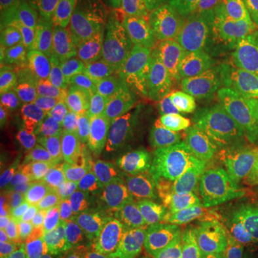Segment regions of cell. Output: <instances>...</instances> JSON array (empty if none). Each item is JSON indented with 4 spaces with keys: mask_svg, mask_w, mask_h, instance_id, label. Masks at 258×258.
<instances>
[{
    "mask_svg": "<svg viewBox=\"0 0 258 258\" xmlns=\"http://www.w3.org/2000/svg\"><path fill=\"white\" fill-rule=\"evenodd\" d=\"M215 36L204 0H154L137 57L155 89L211 59Z\"/></svg>",
    "mask_w": 258,
    "mask_h": 258,
    "instance_id": "1",
    "label": "cell"
},
{
    "mask_svg": "<svg viewBox=\"0 0 258 258\" xmlns=\"http://www.w3.org/2000/svg\"><path fill=\"white\" fill-rule=\"evenodd\" d=\"M247 26L227 22L217 30L205 95L204 118L221 131L232 148L258 112V72L247 50Z\"/></svg>",
    "mask_w": 258,
    "mask_h": 258,
    "instance_id": "2",
    "label": "cell"
},
{
    "mask_svg": "<svg viewBox=\"0 0 258 258\" xmlns=\"http://www.w3.org/2000/svg\"><path fill=\"white\" fill-rule=\"evenodd\" d=\"M155 89L138 57L108 52L106 109L126 125L154 112Z\"/></svg>",
    "mask_w": 258,
    "mask_h": 258,
    "instance_id": "3",
    "label": "cell"
},
{
    "mask_svg": "<svg viewBox=\"0 0 258 258\" xmlns=\"http://www.w3.org/2000/svg\"><path fill=\"white\" fill-rule=\"evenodd\" d=\"M36 165L28 181L35 188L40 203L47 208L64 207L76 192L72 169L76 158L56 134L39 135L35 142Z\"/></svg>",
    "mask_w": 258,
    "mask_h": 258,
    "instance_id": "4",
    "label": "cell"
},
{
    "mask_svg": "<svg viewBox=\"0 0 258 258\" xmlns=\"http://www.w3.org/2000/svg\"><path fill=\"white\" fill-rule=\"evenodd\" d=\"M106 42L79 33L62 101H74L101 115L106 109Z\"/></svg>",
    "mask_w": 258,
    "mask_h": 258,
    "instance_id": "5",
    "label": "cell"
},
{
    "mask_svg": "<svg viewBox=\"0 0 258 258\" xmlns=\"http://www.w3.org/2000/svg\"><path fill=\"white\" fill-rule=\"evenodd\" d=\"M211 59L194 66L186 74L155 88L154 113L169 128L204 116Z\"/></svg>",
    "mask_w": 258,
    "mask_h": 258,
    "instance_id": "6",
    "label": "cell"
},
{
    "mask_svg": "<svg viewBox=\"0 0 258 258\" xmlns=\"http://www.w3.org/2000/svg\"><path fill=\"white\" fill-rule=\"evenodd\" d=\"M258 224V174L252 172L218 198L207 230L222 245Z\"/></svg>",
    "mask_w": 258,
    "mask_h": 258,
    "instance_id": "7",
    "label": "cell"
},
{
    "mask_svg": "<svg viewBox=\"0 0 258 258\" xmlns=\"http://www.w3.org/2000/svg\"><path fill=\"white\" fill-rule=\"evenodd\" d=\"M56 137L79 159H96L102 142L101 118L82 103H56Z\"/></svg>",
    "mask_w": 258,
    "mask_h": 258,
    "instance_id": "8",
    "label": "cell"
},
{
    "mask_svg": "<svg viewBox=\"0 0 258 258\" xmlns=\"http://www.w3.org/2000/svg\"><path fill=\"white\" fill-rule=\"evenodd\" d=\"M181 195L175 185L165 179L137 172L129 203L139 221L157 230H165L175 224Z\"/></svg>",
    "mask_w": 258,
    "mask_h": 258,
    "instance_id": "9",
    "label": "cell"
},
{
    "mask_svg": "<svg viewBox=\"0 0 258 258\" xmlns=\"http://www.w3.org/2000/svg\"><path fill=\"white\" fill-rule=\"evenodd\" d=\"M42 230L50 258H78L93 228L68 205L47 208L42 217Z\"/></svg>",
    "mask_w": 258,
    "mask_h": 258,
    "instance_id": "10",
    "label": "cell"
},
{
    "mask_svg": "<svg viewBox=\"0 0 258 258\" xmlns=\"http://www.w3.org/2000/svg\"><path fill=\"white\" fill-rule=\"evenodd\" d=\"M154 0H119L106 29V49L122 55L137 53L151 18Z\"/></svg>",
    "mask_w": 258,
    "mask_h": 258,
    "instance_id": "11",
    "label": "cell"
},
{
    "mask_svg": "<svg viewBox=\"0 0 258 258\" xmlns=\"http://www.w3.org/2000/svg\"><path fill=\"white\" fill-rule=\"evenodd\" d=\"M192 166L231 147L228 138L214 123L205 118L171 128L166 144Z\"/></svg>",
    "mask_w": 258,
    "mask_h": 258,
    "instance_id": "12",
    "label": "cell"
},
{
    "mask_svg": "<svg viewBox=\"0 0 258 258\" xmlns=\"http://www.w3.org/2000/svg\"><path fill=\"white\" fill-rule=\"evenodd\" d=\"M252 172H255L252 166L235 148H227L194 166V185L221 197Z\"/></svg>",
    "mask_w": 258,
    "mask_h": 258,
    "instance_id": "13",
    "label": "cell"
},
{
    "mask_svg": "<svg viewBox=\"0 0 258 258\" xmlns=\"http://www.w3.org/2000/svg\"><path fill=\"white\" fill-rule=\"evenodd\" d=\"M76 28L74 20L53 2L42 0L28 42H37L47 50L71 59L79 36Z\"/></svg>",
    "mask_w": 258,
    "mask_h": 258,
    "instance_id": "14",
    "label": "cell"
},
{
    "mask_svg": "<svg viewBox=\"0 0 258 258\" xmlns=\"http://www.w3.org/2000/svg\"><path fill=\"white\" fill-rule=\"evenodd\" d=\"M55 98L46 86L19 95L10 101L9 116L6 128L29 129L39 135H50L56 132Z\"/></svg>",
    "mask_w": 258,
    "mask_h": 258,
    "instance_id": "15",
    "label": "cell"
},
{
    "mask_svg": "<svg viewBox=\"0 0 258 258\" xmlns=\"http://www.w3.org/2000/svg\"><path fill=\"white\" fill-rule=\"evenodd\" d=\"M76 191L99 194L116 200H131L134 181L109 172L96 159H78L72 169Z\"/></svg>",
    "mask_w": 258,
    "mask_h": 258,
    "instance_id": "16",
    "label": "cell"
},
{
    "mask_svg": "<svg viewBox=\"0 0 258 258\" xmlns=\"http://www.w3.org/2000/svg\"><path fill=\"white\" fill-rule=\"evenodd\" d=\"M42 0H0L2 57L10 55L29 40Z\"/></svg>",
    "mask_w": 258,
    "mask_h": 258,
    "instance_id": "17",
    "label": "cell"
},
{
    "mask_svg": "<svg viewBox=\"0 0 258 258\" xmlns=\"http://www.w3.org/2000/svg\"><path fill=\"white\" fill-rule=\"evenodd\" d=\"M46 86L42 64L25 50H16L2 57V92L10 98Z\"/></svg>",
    "mask_w": 258,
    "mask_h": 258,
    "instance_id": "18",
    "label": "cell"
},
{
    "mask_svg": "<svg viewBox=\"0 0 258 258\" xmlns=\"http://www.w3.org/2000/svg\"><path fill=\"white\" fill-rule=\"evenodd\" d=\"M75 22L79 33L105 40L106 29L119 0H50Z\"/></svg>",
    "mask_w": 258,
    "mask_h": 258,
    "instance_id": "19",
    "label": "cell"
},
{
    "mask_svg": "<svg viewBox=\"0 0 258 258\" xmlns=\"http://www.w3.org/2000/svg\"><path fill=\"white\" fill-rule=\"evenodd\" d=\"M137 172H147L174 184L184 194L194 185V166L168 145L154 148L139 159Z\"/></svg>",
    "mask_w": 258,
    "mask_h": 258,
    "instance_id": "20",
    "label": "cell"
},
{
    "mask_svg": "<svg viewBox=\"0 0 258 258\" xmlns=\"http://www.w3.org/2000/svg\"><path fill=\"white\" fill-rule=\"evenodd\" d=\"M36 165L35 147L18 132H2L0 185L8 186L28 179Z\"/></svg>",
    "mask_w": 258,
    "mask_h": 258,
    "instance_id": "21",
    "label": "cell"
},
{
    "mask_svg": "<svg viewBox=\"0 0 258 258\" xmlns=\"http://www.w3.org/2000/svg\"><path fill=\"white\" fill-rule=\"evenodd\" d=\"M99 118L102 123V142L98 161L112 174L135 179L137 168L129 161L120 122L109 109L102 112Z\"/></svg>",
    "mask_w": 258,
    "mask_h": 258,
    "instance_id": "22",
    "label": "cell"
},
{
    "mask_svg": "<svg viewBox=\"0 0 258 258\" xmlns=\"http://www.w3.org/2000/svg\"><path fill=\"white\" fill-rule=\"evenodd\" d=\"M171 128L157 115H145L122 126L123 142L131 164L137 168L139 159L154 148L166 144Z\"/></svg>",
    "mask_w": 258,
    "mask_h": 258,
    "instance_id": "23",
    "label": "cell"
},
{
    "mask_svg": "<svg viewBox=\"0 0 258 258\" xmlns=\"http://www.w3.org/2000/svg\"><path fill=\"white\" fill-rule=\"evenodd\" d=\"M218 198L220 197L207 192L197 185L189 186L181 195L178 217L174 224L175 230L181 235L207 230Z\"/></svg>",
    "mask_w": 258,
    "mask_h": 258,
    "instance_id": "24",
    "label": "cell"
},
{
    "mask_svg": "<svg viewBox=\"0 0 258 258\" xmlns=\"http://www.w3.org/2000/svg\"><path fill=\"white\" fill-rule=\"evenodd\" d=\"M20 50L29 52L39 60L45 72L47 91L52 93L56 102L62 101L71 72V59L47 50L37 42H28Z\"/></svg>",
    "mask_w": 258,
    "mask_h": 258,
    "instance_id": "25",
    "label": "cell"
},
{
    "mask_svg": "<svg viewBox=\"0 0 258 258\" xmlns=\"http://www.w3.org/2000/svg\"><path fill=\"white\" fill-rule=\"evenodd\" d=\"M2 211L10 215L18 222H26L32 220L39 211L40 200L35 188L28 179L2 188Z\"/></svg>",
    "mask_w": 258,
    "mask_h": 258,
    "instance_id": "26",
    "label": "cell"
},
{
    "mask_svg": "<svg viewBox=\"0 0 258 258\" xmlns=\"http://www.w3.org/2000/svg\"><path fill=\"white\" fill-rule=\"evenodd\" d=\"M138 221V217L128 200H119L112 208V211L102 220L101 224L95 227V231L102 232L123 248L131 231L134 230Z\"/></svg>",
    "mask_w": 258,
    "mask_h": 258,
    "instance_id": "27",
    "label": "cell"
},
{
    "mask_svg": "<svg viewBox=\"0 0 258 258\" xmlns=\"http://www.w3.org/2000/svg\"><path fill=\"white\" fill-rule=\"evenodd\" d=\"M118 201L119 200L106 195L76 191L68 207L95 230V227L101 224L102 220L112 211Z\"/></svg>",
    "mask_w": 258,
    "mask_h": 258,
    "instance_id": "28",
    "label": "cell"
},
{
    "mask_svg": "<svg viewBox=\"0 0 258 258\" xmlns=\"http://www.w3.org/2000/svg\"><path fill=\"white\" fill-rule=\"evenodd\" d=\"M159 230L145 222H137L123 245L125 258H155Z\"/></svg>",
    "mask_w": 258,
    "mask_h": 258,
    "instance_id": "29",
    "label": "cell"
},
{
    "mask_svg": "<svg viewBox=\"0 0 258 258\" xmlns=\"http://www.w3.org/2000/svg\"><path fill=\"white\" fill-rule=\"evenodd\" d=\"M222 244L208 230L182 235L181 258H220Z\"/></svg>",
    "mask_w": 258,
    "mask_h": 258,
    "instance_id": "30",
    "label": "cell"
},
{
    "mask_svg": "<svg viewBox=\"0 0 258 258\" xmlns=\"http://www.w3.org/2000/svg\"><path fill=\"white\" fill-rule=\"evenodd\" d=\"M220 258H258V224L227 241Z\"/></svg>",
    "mask_w": 258,
    "mask_h": 258,
    "instance_id": "31",
    "label": "cell"
},
{
    "mask_svg": "<svg viewBox=\"0 0 258 258\" xmlns=\"http://www.w3.org/2000/svg\"><path fill=\"white\" fill-rule=\"evenodd\" d=\"M78 258H125V252L122 247L109 240L106 235L93 230Z\"/></svg>",
    "mask_w": 258,
    "mask_h": 258,
    "instance_id": "32",
    "label": "cell"
},
{
    "mask_svg": "<svg viewBox=\"0 0 258 258\" xmlns=\"http://www.w3.org/2000/svg\"><path fill=\"white\" fill-rule=\"evenodd\" d=\"M235 149L258 174V112Z\"/></svg>",
    "mask_w": 258,
    "mask_h": 258,
    "instance_id": "33",
    "label": "cell"
},
{
    "mask_svg": "<svg viewBox=\"0 0 258 258\" xmlns=\"http://www.w3.org/2000/svg\"><path fill=\"white\" fill-rule=\"evenodd\" d=\"M181 251L182 235L175 230L174 225L165 230H159L155 258H181Z\"/></svg>",
    "mask_w": 258,
    "mask_h": 258,
    "instance_id": "34",
    "label": "cell"
},
{
    "mask_svg": "<svg viewBox=\"0 0 258 258\" xmlns=\"http://www.w3.org/2000/svg\"><path fill=\"white\" fill-rule=\"evenodd\" d=\"M16 224L18 221L13 220L6 212H0V247L3 254L8 252L13 244L16 234Z\"/></svg>",
    "mask_w": 258,
    "mask_h": 258,
    "instance_id": "35",
    "label": "cell"
},
{
    "mask_svg": "<svg viewBox=\"0 0 258 258\" xmlns=\"http://www.w3.org/2000/svg\"><path fill=\"white\" fill-rule=\"evenodd\" d=\"M211 6L225 18H238L242 15L244 0H210Z\"/></svg>",
    "mask_w": 258,
    "mask_h": 258,
    "instance_id": "36",
    "label": "cell"
},
{
    "mask_svg": "<svg viewBox=\"0 0 258 258\" xmlns=\"http://www.w3.org/2000/svg\"><path fill=\"white\" fill-rule=\"evenodd\" d=\"M242 20L251 30L258 32V0H244Z\"/></svg>",
    "mask_w": 258,
    "mask_h": 258,
    "instance_id": "37",
    "label": "cell"
},
{
    "mask_svg": "<svg viewBox=\"0 0 258 258\" xmlns=\"http://www.w3.org/2000/svg\"><path fill=\"white\" fill-rule=\"evenodd\" d=\"M247 50H248L251 60L258 72V32L251 30V29H249L248 36H247Z\"/></svg>",
    "mask_w": 258,
    "mask_h": 258,
    "instance_id": "38",
    "label": "cell"
},
{
    "mask_svg": "<svg viewBox=\"0 0 258 258\" xmlns=\"http://www.w3.org/2000/svg\"><path fill=\"white\" fill-rule=\"evenodd\" d=\"M43 258H50V257H49V255H45V257H43Z\"/></svg>",
    "mask_w": 258,
    "mask_h": 258,
    "instance_id": "39",
    "label": "cell"
}]
</instances>
